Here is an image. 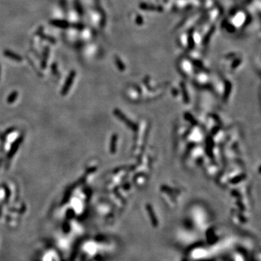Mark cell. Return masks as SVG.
<instances>
[{
  "instance_id": "cell-7",
  "label": "cell",
  "mask_w": 261,
  "mask_h": 261,
  "mask_svg": "<svg viewBox=\"0 0 261 261\" xmlns=\"http://www.w3.org/2000/svg\"><path fill=\"white\" fill-rule=\"evenodd\" d=\"M244 178H245V176H244V175L239 176H237V177L234 178V179H232V180L231 181V183H233V184H236V183H238V182L241 181L243 179H244Z\"/></svg>"
},
{
  "instance_id": "cell-3",
  "label": "cell",
  "mask_w": 261,
  "mask_h": 261,
  "mask_svg": "<svg viewBox=\"0 0 261 261\" xmlns=\"http://www.w3.org/2000/svg\"><path fill=\"white\" fill-rule=\"evenodd\" d=\"M51 24L52 25L55 27H58V28H66L69 26V23L65 20H54L51 21Z\"/></svg>"
},
{
  "instance_id": "cell-5",
  "label": "cell",
  "mask_w": 261,
  "mask_h": 261,
  "mask_svg": "<svg viewBox=\"0 0 261 261\" xmlns=\"http://www.w3.org/2000/svg\"><path fill=\"white\" fill-rule=\"evenodd\" d=\"M116 144H117V135H113L112 137V140L110 142V152L112 153H115V149H116Z\"/></svg>"
},
{
  "instance_id": "cell-4",
  "label": "cell",
  "mask_w": 261,
  "mask_h": 261,
  "mask_svg": "<svg viewBox=\"0 0 261 261\" xmlns=\"http://www.w3.org/2000/svg\"><path fill=\"white\" fill-rule=\"evenodd\" d=\"M4 54L5 56H7V57H9V58L12 59V60H15V61H21L22 60V57H20L19 54L14 53L13 52H11V51H9V50L4 51Z\"/></svg>"
},
{
  "instance_id": "cell-8",
  "label": "cell",
  "mask_w": 261,
  "mask_h": 261,
  "mask_svg": "<svg viewBox=\"0 0 261 261\" xmlns=\"http://www.w3.org/2000/svg\"><path fill=\"white\" fill-rule=\"evenodd\" d=\"M17 96V92H13L9 97H8V102L9 103H11V102H13L15 100L16 97Z\"/></svg>"
},
{
  "instance_id": "cell-6",
  "label": "cell",
  "mask_w": 261,
  "mask_h": 261,
  "mask_svg": "<svg viewBox=\"0 0 261 261\" xmlns=\"http://www.w3.org/2000/svg\"><path fill=\"white\" fill-rule=\"evenodd\" d=\"M48 56H49V48H46V49H45V51H44V60H43V62H42V65L44 67V65H45L46 61H47Z\"/></svg>"
},
{
  "instance_id": "cell-9",
  "label": "cell",
  "mask_w": 261,
  "mask_h": 261,
  "mask_svg": "<svg viewBox=\"0 0 261 261\" xmlns=\"http://www.w3.org/2000/svg\"><path fill=\"white\" fill-rule=\"evenodd\" d=\"M0 70H1V67H0Z\"/></svg>"
},
{
  "instance_id": "cell-1",
  "label": "cell",
  "mask_w": 261,
  "mask_h": 261,
  "mask_svg": "<svg viewBox=\"0 0 261 261\" xmlns=\"http://www.w3.org/2000/svg\"><path fill=\"white\" fill-rule=\"evenodd\" d=\"M75 76H76V72L75 71H71L70 73L68 76V78L66 80V82H65V85L63 86V88L62 89V95H65V94L68 93L69 89H70V86H71L72 84H73V81L74 80Z\"/></svg>"
},
{
  "instance_id": "cell-2",
  "label": "cell",
  "mask_w": 261,
  "mask_h": 261,
  "mask_svg": "<svg viewBox=\"0 0 261 261\" xmlns=\"http://www.w3.org/2000/svg\"><path fill=\"white\" fill-rule=\"evenodd\" d=\"M115 114L116 115V116L118 117V118H120V119H121V121H123V122L126 123V124L127 125V126H129V127H130L131 129H132V130H134V131L137 130V125H135V124H134V123H133L132 122H131V121H129V119H127V118H126V117L125 116V115H123V113H121V112L119 111V110H115Z\"/></svg>"
}]
</instances>
